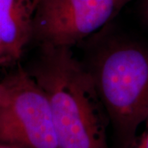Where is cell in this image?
I'll list each match as a JSON object with an SVG mask.
<instances>
[{
    "instance_id": "ba28073f",
    "label": "cell",
    "mask_w": 148,
    "mask_h": 148,
    "mask_svg": "<svg viewBox=\"0 0 148 148\" xmlns=\"http://www.w3.org/2000/svg\"><path fill=\"white\" fill-rule=\"evenodd\" d=\"M3 86L2 82H0V101L2 99V96H3Z\"/></svg>"
},
{
    "instance_id": "8992f818",
    "label": "cell",
    "mask_w": 148,
    "mask_h": 148,
    "mask_svg": "<svg viewBox=\"0 0 148 148\" xmlns=\"http://www.w3.org/2000/svg\"><path fill=\"white\" fill-rule=\"evenodd\" d=\"M147 129L144 132L136 148H148V117L147 119Z\"/></svg>"
},
{
    "instance_id": "52a82bcc",
    "label": "cell",
    "mask_w": 148,
    "mask_h": 148,
    "mask_svg": "<svg viewBox=\"0 0 148 148\" xmlns=\"http://www.w3.org/2000/svg\"><path fill=\"white\" fill-rule=\"evenodd\" d=\"M0 148H21L13 146V145H10V144H7V143H3L0 142Z\"/></svg>"
},
{
    "instance_id": "3957f363",
    "label": "cell",
    "mask_w": 148,
    "mask_h": 148,
    "mask_svg": "<svg viewBox=\"0 0 148 148\" xmlns=\"http://www.w3.org/2000/svg\"><path fill=\"white\" fill-rule=\"evenodd\" d=\"M1 82L0 142L21 148H59L47 95L30 73L18 69Z\"/></svg>"
},
{
    "instance_id": "6da1fadb",
    "label": "cell",
    "mask_w": 148,
    "mask_h": 148,
    "mask_svg": "<svg viewBox=\"0 0 148 148\" xmlns=\"http://www.w3.org/2000/svg\"><path fill=\"white\" fill-rule=\"evenodd\" d=\"M29 73L47 95L59 148H109L105 107L71 48L41 45Z\"/></svg>"
},
{
    "instance_id": "277c9868",
    "label": "cell",
    "mask_w": 148,
    "mask_h": 148,
    "mask_svg": "<svg viewBox=\"0 0 148 148\" xmlns=\"http://www.w3.org/2000/svg\"><path fill=\"white\" fill-rule=\"evenodd\" d=\"M131 0H36L33 39L69 47L106 25Z\"/></svg>"
},
{
    "instance_id": "5b68a950",
    "label": "cell",
    "mask_w": 148,
    "mask_h": 148,
    "mask_svg": "<svg viewBox=\"0 0 148 148\" xmlns=\"http://www.w3.org/2000/svg\"><path fill=\"white\" fill-rule=\"evenodd\" d=\"M36 0H0V68L18 61L33 39Z\"/></svg>"
},
{
    "instance_id": "7a4b0ae2",
    "label": "cell",
    "mask_w": 148,
    "mask_h": 148,
    "mask_svg": "<svg viewBox=\"0 0 148 148\" xmlns=\"http://www.w3.org/2000/svg\"><path fill=\"white\" fill-rule=\"evenodd\" d=\"M89 70L108 119L127 147L148 117V49L131 41L111 43Z\"/></svg>"
},
{
    "instance_id": "9c48e42d",
    "label": "cell",
    "mask_w": 148,
    "mask_h": 148,
    "mask_svg": "<svg viewBox=\"0 0 148 148\" xmlns=\"http://www.w3.org/2000/svg\"><path fill=\"white\" fill-rule=\"evenodd\" d=\"M145 12H146V16L148 20V0H147V3H146V8H145Z\"/></svg>"
}]
</instances>
